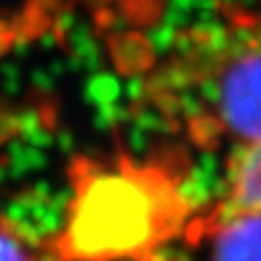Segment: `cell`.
Instances as JSON below:
<instances>
[{"label":"cell","instance_id":"6da1fadb","mask_svg":"<svg viewBox=\"0 0 261 261\" xmlns=\"http://www.w3.org/2000/svg\"><path fill=\"white\" fill-rule=\"evenodd\" d=\"M195 216L173 175L119 159L74 169L60 232L49 241L62 261H136L185 237Z\"/></svg>","mask_w":261,"mask_h":261},{"label":"cell","instance_id":"7a4b0ae2","mask_svg":"<svg viewBox=\"0 0 261 261\" xmlns=\"http://www.w3.org/2000/svg\"><path fill=\"white\" fill-rule=\"evenodd\" d=\"M204 125L243 146L261 140V33L210 64L204 85Z\"/></svg>","mask_w":261,"mask_h":261},{"label":"cell","instance_id":"3957f363","mask_svg":"<svg viewBox=\"0 0 261 261\" xmlns=\"http://www.w3.org/2000/svg\"><path fill=\"white\" fill-rule=\"evenodd\" d=\"M185 239L208 243V261H261V212L195 216Z\"/></svg>","mask_w":261,"mask_h":261},{"label":"cell","instance_id":"277c9868","mask_svg":"<svg viewBox=\"0 0 261 261\" xmlns=\"http://www.w3.org/2000/svg\"><path fill=\"white\" fill-rule=\"evenodd\" d=\"M261 212V140L239 148L228 165L224 198L210 214Z\"/></svg>","mask_w":261,"mask_h":261},{"label":"cell","instance_id":"5b68a950","mask_svg":"<svg viewBox=\"0 0 261 261\" xmlns=\"http://www.w3.org/2000/svg\"><path fill=\"white\" fill-rule=\"evenodd\" d=\"M0 261H62L47 243L29 239L19 226L0 220Z\"/></svg>","mask_w":261,"mask_h":261},{"label":"cell","instance_id":"8992f818","mask_svg":"<svg viewBox=\"0 0 261 261\" xmlns=\"http://www.w3.org/2000/svg\"><path fill=\"white\" fill-rule=\"evenodd\" d=\"M136 261H165V259H161L159 255H148V257H142V259H136Z\"/></svg>","mask_w":261,"mask_h":261},{"label":"cell","instance_id":"52a82bcc","mask_svg":"<svg viewBox=\"0 0 261 261\" xmlns=\"http://www.w3.org/2000/svg\"><path fill=\"white\" fill-rule=\"evenodd\" d=\"M259 33H261V29H259Z\"/></svg>","mask_w":261,"mask_h":261}]
</instances>
